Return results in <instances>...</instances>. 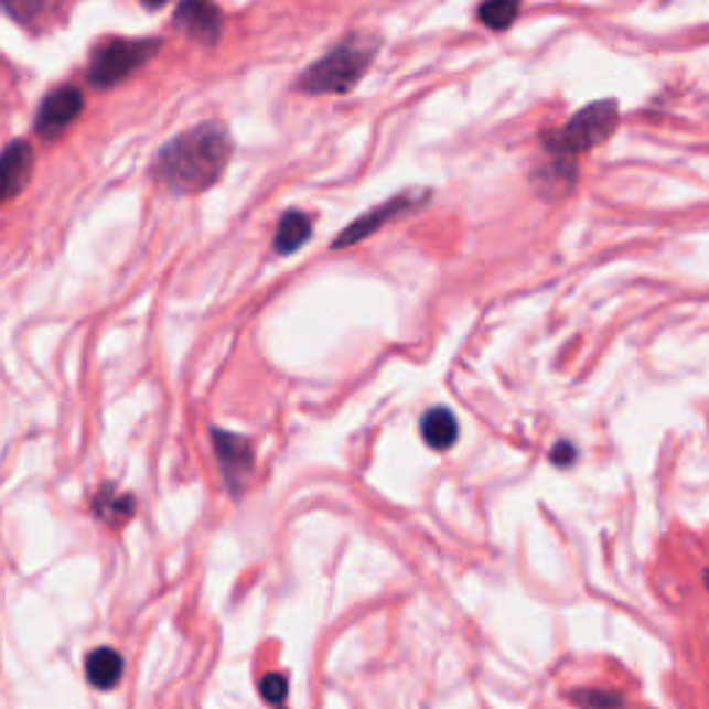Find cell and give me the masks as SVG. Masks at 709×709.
<instances>
[{
    "instance_id": "6da1fadb",
    "label": "cell",
    "mask_w": 709,
    "mask_h": 709,
    "mask_svg": "<svg viewBox=\"0 0 709 709\" xmlns=\"http://www.w3.org/2000/svg\"><path fill=\"white\" fill-rule=\"evenodd\" d=\"M230 153V133L216 122H205L161 150L155 159V178L178 194H200L219 181Z\"/></svg>"
},
{
    "instance_id": "7a4b0ae2",
    "label": "cell",
    "mask_w": 709,
    "mask_h": 709,
    "mask_svg": "<svg viewBox=\"0 0 709 709\" xmlns=\"http://www.w3.org/2000/svg\"><path fill=\"white\" fill-rule=\"evenodd\" d=\"M375 47L364 42L352 40L330 51L327 56L319 58L313 67H308L300 78V89L311 95H341L350 92L352 86L364 78V73L372 64Z\"/></svg>"
},
{
    "instance_id": "3957f363",
    "label": "cell",
    "mask_w": 709,
    "mask_h": 709,
    "mask_svg": "<svg viewBox=\"0 0 709 709\" xmlns=\"http://www.w3.org/2000/svg\"><path fill=\"white\" fill-rule=\"evenodd\" d=\"M619 128V103L615 100H597L584 106L582 111L573 114L571 120L560 131L546 137V148L555 155H579L584 150L599 148L608 142Z\"/></svg>"
},
{
    "instance_id": "277c9868",
    "label": "cell",
    "mask_w": 709,
    "mask_h": 709,
    "mask_svg": "<svg viewBox=\"0 0 709 709\" xmlns=\"http://www.w3.org/2000/svg\"><path fill=\"white\" fill-rule=\"evenodd\" d=\"M155 51H159L155 40H106L92 51L89 84L97 89L120 84L128 75L137 73Z\"/></svg>"
},
{
    "instance_id": "5b68a950",
    "label": "cell",
    "mask_w": 709,
    "mask_h": 709,
    "mask_svg": "<svg viewBox=\"0 0 709 709\" xmlns=\"http://www.w3.org/2000/svg\"><path fill=\"white\" fill-rule=\"evenodd\" d=\"M80 111H84V95H80V89L62 86V89L51 92L42 100L40 111H36V131L45 139H56L58 133H64L73 126Z\"/></svg>"
},
{
    "instance_id": "8992f818",
    "label": "cell",
    "mask_w": 709,
    "mask_h": 709,
    "mask_svg": "<svg viewBox=\"0 0 709 709\" xmlns=\"http://www.w3.org/2000/svg\"><path fill=\"white\" fill-rule=\"evenodd\" d=\"M175 25L194 42L214 45L222 34V14L214 0H181Z\"/></svg>"
},
{
    "instance_id": "52a82bcc",
    "label": "cell",
    "mask_w": 709,
    "mask_h": 709,
    "mask_svg": "<svg viewBox=\"0 0 709 709\" xmlns=\"http://www.w3.org/2000/svg\"><path fill=\"white\" fill-rule=\"evenodd\" d=\"M421 200H425L421 194H416V197H413V194H402V197H394V200H388V203L377 205V208H372L369 214L361 216L358 222H352V225H346L344 233H341L339 239H335L333 247H335V250H344V247L358 245V241L369 239L372 233L380 230V227L386 225L388 219H394V216L402 214V211L413 208V205H419Z\"/></svg>"
},
{
    "instance_id": "ba28073f",
    "label": "cell",
    "mask_w": 709,
    "mask_h": 709,
    "mask_svg": "<svg viewBox=\"0 0 709 709\" xmlns=\"http://www.w3.org/2000/svg\"><path fill=\"white\" fill-rule=\"evenodd\" d=\"M214 449H216V458H219L222 474H225L227 485L236 488V485H239L253 469L250 441L241 436H233V432L214 430Z\"/></svg>"
},
{
    "instance_id": "9c48e42d",
    "label": "cell",
    "mask_w": 709,
    "mask_h": 709,
    "mask_svg": "<svg viewBox=\"0 0 709 709\" xmlns=\"http://www.w3.org/2000/svg\"><path fill=\"white\" fill-rule=\"evenodd\" d=\"M34 172V150L23 139H14L3 150V189H7V200L18 197L31 181Z\"/></svg>"
},
{
    "instance_id": "30bf717a",
    "label": "cell",
    "mask_w": 709,
    "mask_h": 709,
    "mask_svg": "<svg viewBox=\"0 0 709 709\" xmlns=\"http://www.w3.org/2000/svg\"><path fill=\"white\" fill-rule=\"evenodd\" d=\"M86 679L97 690H111L122 679V657L114 648L100 646L86 657Z\"/></svg>"
},
{
    "instance_id": "8fae6325",
    "label": "cell",
    "mask_w": 709,
    "mask_h": 709,
    "mask_svg": "<svg viewBox=\"0 0 709 709\" xmlns=\"http://www.w3.org/2000/svg\"><path fill=\"white\" fill-rule=\"evenodd\" d=\"M311 227L313 219L308 214H302V211H286L278 225V233H275V250H278L280 256L297 253L311 239Z\"/></svg>"
},
{
    "instance_id": "7c38bea8",
    "label": "cell",
    "mask_w": 709,
    "mask_h": 709,
    "mask_svg": "<svg viewBox=\"0 0 709 709\" xmlns=\"http://www.w3.org/2000/svg\"><path fill=\"white\" fill-rule=\"evenodd\" d=\"M421 438L430 449H443L452 447L458 441V419L452 416V410L447 408H432L427 410L425 419H421Z\"/></svg>"
},
{
    "instance_id": "4fadbf2b",
    "label": "cell",
    "mask_w": 709,
    "mask_h": 709,
    "mask_svg": "<svg viewBox=\"0 0 709 709\" xmlns=\"http://www.w3.org/2000/svg\"><path fill=\"white\" fill-rule=\"evenodd\" d=\"M573 178H577V166H573L571 155H555V159L538 172V186L540 192L546 194H566L571 192Z\"/></svg>"
},
{
    "instance_id": "5bb4252c",
    "label": "cell",
    "mask_w": 709,
    "mask_h": 709,
    "mask_svg": "<svg viewBox=\"0 0 709 709\" xmlns=\"http://www.w3.org/2000/svg\"><path fill=\"white\" fill-rule=\"evenodd\" d=\"M133 507H137V499L133 496H117V491L108 488L103 491L95 499V513L103 518V522L122 524L126 518L133 516Z\"/></svg>"
},
{
    "instance_id": "9a60e30c",
    "label": "cell",
    "mask_w": 709,
    "mask_h": 709,
    "mask_svg": "<svg viewBox=\"0 0 709 709\" xmlns=\"http://www.w3.org/2000/svg\"><path fill=\"white\" fill-rule=\"evenodd\" d=\"M518 9H522V0H485L480 7V20L491 31H505L516 23Z\"/></svg>"
},
{
    "instance_id": "2e32d148",
    "label": "cell",
    "mask_w": 709,
    "mask_h": 709,
    "mask_svg": "<svg viewBox=\"0 0 709 709\" xmlns=\"http://www.w3.org/2000/svg\"><path fill=\"white\" fill-rule=\"evenodd\" d=\"M568 698H571L573 703H579L582 709H621L624 707V698L619 696V692H610V690H593V687H582V690H573L568 692Z\"/></svg>"
},
{
    "instance_id": "e0dca14e",
    "label": "cell",
    "mask_w": 709,
    "mask_h": 709,
    "mask_svg": "<svg viewBox=\"0 0 709 709\" xmlns=\"http://www.w3.org/2000/svg\"><path fill=\"white\" fill-rule=\"evenodd\" d=\"M261 696L264 701L275 703V707H280V703L286 701V696H289V679H286L283 674H267L261 679Z\"/></svg>"
},
{
    "instance_id": "ac0fdd59",
    "label": "cell",
    "mask_w": 709,
    "mask_h": 709,
    "mask_svg": "<svg viewBox=\"0 0 709 709\" xmlns=\"http://www.w3.org/2000/svg\"><path fill=\"white\" fill-rule=\"evenodd\" d=\"M42 3H45V0H3V9H7L14 20L25 23V20H34L36 14H40Z\"/></svg>"
},
{
    "instance_id": "d6986e66",
    "label": "cell",
    "mask_w": 709,
    "mask_h": 709,
    "mask_svg": "<svg viewBox=\"0 0 709 709\" xmlns=\"http://www.w3.org/2000/svg\"><path fill=\"white\" fill-rule=\"evenodd\" d=\"M573 460H577V449H573V443L560 441L555 449H551V463L562 465V469H566V465H571Z\"/></svg>"
},
{
    "instance_id": "ffe728a7",
    "label": "cell",
    "mask_w": 709,
    "mask_h": 709,
    "mask_svg": "<svg viewBox=\"0 0 709 709\" xmlns=\"http://www.w3.org/2000/svg\"><path fill=\"white\" fill-rule=\"evenodd\" d=\"M139 3H142V7H148V9H159V7H164L166 0H139Z\"/></svg>"
},
{
    "instance_id": "44dd1931",
    "label": "cell",
    "mask_w": 709,
    "mask_h": 709,
    "mask_svg": "<svg viewBox=\"0 0 709 709\" xmlns=\"http://www.w3.org/2000/svg\"><path fill=\"white\" fill-rule=\"evenodd\" d=\"M703 582H707V588H709V571H707V573H703Z\"/></svg>"
}]
</instances>
